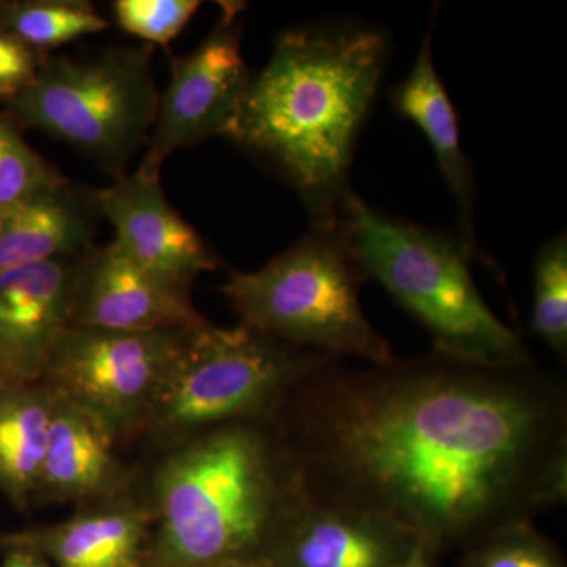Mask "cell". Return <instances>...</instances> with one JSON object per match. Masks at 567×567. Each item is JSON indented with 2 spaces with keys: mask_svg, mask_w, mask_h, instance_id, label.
I'll list each match as a JSON object with an SVG mask.
<instances>
[{
  "mask_svg": "<svg viewBox=\"0 0 567 567\" xmlns=\"http://www.w3.org/2000/svg\"><path fill=\"white\" fill-rule=\"evenodd\" d=\"M2 567H52L47 558L24 547H3Z\"/></svg>",
  "mask_w": 567,
  "mask_h": 567,
  "instance_id": "25",
  "label": "cell"
},
{
  "mask_svg": "<svg viewBox=\"0 0 567 567\" xmlns=\"http://www.w3.org/2000/svg\"><path fill=\"white\" fill-rule=\"evenodd\" d=\"M435 18H431L423 43L409 76L390 91L391 107L415 123L424 134L440 174L456 200L458 235L477 249L475 235V175L461 144V128L454 104L432 58Z\"/></svg>",
  "mask_w": 567,
  "mask_h": 567,
  "instance_id": "17",
  "label": "cell"
},
{
  "mask_svg": "<svg viewBox=\"0 0 567 567\" xmlns=\"http://www.w3.org/2000/svg\"><path fill=\"white\" fill-rule=\"evenodd\" d=\"M417 550L416 537L388 518L309 502L262 567H398Z\"/></svg>",
  "mask_w": 567,
  "mask_h": 567,
  "instance_id": "15",
  "label": "cell"
},
{
  "mask_svg": "<svg viewBox=\"0 0 567 567\" xmlns=\"http://www.w3.org/2000/svg\"><path fill=\"white\" fill-rule=\"evenodd\" d=\"M334 224L364 281L382 284L423 324L432 352L484 365L535 361L477 289L470 264L480 252L461 235L395 218L353 192Z\"/></svg>",
  "mask_w": 567,
  "mask_h": 567,
  "instance_id": "4",
  "label": "cell"
},
{
  "mask_svg": "<svg viewBox=\"0 0 567 567\" xmlns=\"http://www.w3.org/2000/svg\"><path fill=\"white\" fill-rule=\"evenodd\" d=\"M52 409L54 394L43 383L0 393V492L21 511L39 487Z\"/></svg>",
  "mask_w": 567,
  "mask_h": 567,
  "instance_id": "18",
  "label": "cell"
},
{
  "mask_svg": "<svg viewBox=\"0 0 567 567\" xmlns=\"http://www.w3.org/2000/svg\"><path fill=\"white\" fill-rule=\"evenodd\" d=\"M102 218L95 192L65 177L0 215V271L76 259L92 248Z\"/></svg>",
  "mask_w": 567,
  "mask_h": 567,
  "instance_id": "16",
  "label": "cell"
},
{
  "mask_svg": "<svg viewBox=\"0 0 567 567\" xmlns=\"http://www.w3.org/2000/svg\"><path fill=\"white\" fill-rule=\"evenodd\" d=\"M390 37L358 21L287 31L251 78L229 140L300 194L311 227H331L347 194L354 147L390 61Z\"/></svg>",
  "mask_w": 567,
  "mask_h": 567,
  "instance_id": "2",
  "label": "cell"
},
{
  "mask_svg": "<svg viewBox=\"0 0 567 567\" xmlns=\"http://www.w3.org/2000/svg\"><path fill=\"white\" fill-rule=\"evenodd\" d=\"M197 0H117L112 3L123 31L153 44L171 43L199 10Z\"/></svg>",
  "mask_w": 567,
  "mask_h": 567,
  "instance_id": "23",
  "label": "cell"
},
{
  "mask_svg": "<svg viewBox=\"0 0 567 567\" xmlns=\"http://www.w3.org/2000/svg\"><path fill=\"white\" fill-rule=\"evenodd\" d=\"M10 386H17V385H13V383H11L10 380L7 379V377L3 375L2 372H0V393H2V391H6L7 388H10Z\"/></svg>",
  "mask_w": 567,
  "mask_h": 567,
  "instance_id": "28",
  "label": "cell"
},
{
  "mask_svg": "<svg viewBox=\"0 0 567 567\" xmlns=\"http://www.w3.org/2000/svg\"><path fill=\"white\" fill-rule=\"evenodd\" d=\"M363 275L336 224L301 240L256 271H234L221 286L241 323L282 344L363 363L393 360L360 301Z\"/></svg>",
  "mask_w": 567,
  "mask_h": 567,
  "instance_id": "5",
  "label": "cell"
},
{
  "mask_svg": "<svg viewBox=\"0 0 567 567\" xmlns=\"http://www.w3.org/2000/svg\"><path fill=\"white\" fill-rule=\"evenodd\" d=\"M61 178L25 142L18 123L0 114V215Z\"/></svg>",
  "mask_w": 567,
  "mask_h": 567,
  "instance_id": "22",
  "label": "cell"
},
{
  "mask_svg": "<svg viewBox=\"0 0 567 567\" xmlns=\"http://www.w3.org/2000/svg\"><path fill=\"white\" fill-rule=\"evenodd\" d=\"M152 529L147 498L130 491L81 506L58 524L0 533V548H29L52 567H144Z\"/></svg>",
  "mask_w": 567,
  "mask_h": 567,
  "instance_id": "13",
  "label": "cell"
},
{
  "mask_svg": "<svg viewBox=\"0 0 567 567\" xmlns=\"http://www.w3.org/2000/svg\"><path fill=\"white\" fill-rule=\"evenodd\" d=\"M152 55L153 47L145 44L85 62L65 55L41 59L32 84L7 102L9 115L121 177L155 125L159 92Z\"/></svg>",
  "mask_w": 567,
  "mask_h": 567,
  "instance_id": "7",
  "label": "cell"
},
{
  "mask_svg": "<svg viewBox=\"0 0 567 567\" xmlns=\"http://www.w3.org/2000/svg\"><path fill=\"white\" fill-rule=\"evenodd\" d=\"M462 567H567L561 551L533 522L488 533L464 550Z\"/></svg>",
  "mask_w": 567,
  "mask_h": 567,
  "instance_id": "21",
  "label": "cell"
},
{
  "mask_svg": "<svg viewBox=\"0 0 567 567\" xmlns=\"http://www.w3.org/2000/svg\"><path fill=\"white\" fill-rule=\"evenodd\" d=\"M275 417L312 505L388 518L432 558L566 503V382L536 361L336 360Z\"/></svg>",
  "mask_w": 567,
  "mask_h": 567,
  "instance_id": "1",
  "label": "cell"
},
{
  "mask_svg": "<svg viewBox=\"0 0 567 567\" xmlns=\"http://www.w3.org/2000/svg\"><path fill=\"white\" fill-rule=\"evenodd\" d=\"M40 63V54L0 31V99L9 102L24 92L35 80Z\"/></svg>",
  "mask_w": 567,
  "mask_h": 567,
  "instance_id": "24",
  "label": "cell"
},
{
  "mask_svg": "<svg viewBox=\"0 0 567 567\" xmlns=\"http://www.w3.org/2000/svg\"><path fill=\"white\" fill-rule=\"evenodd\" d=\"M166 450L145 496L153 529L144 567L264 566L309 505L275 416L215 425Z\"/></svg>",
  "mask_w": 567,
  "mask_h": 567,
  "instance_id": "3",
  "label": "cell"
},
{
  "mask_svg": "<svg viewBox=\"0 0 567 567\" xmlns=\"http://www.w3.org/2000/svg\"><path fill=\"white\" fill-rule=\"evenodd\" d=\"M193 330L121 331L71 324L40 383L102 417L118 439L136 436Z\"/></svg>",
  "mask_w": 567,
  "mask_h": 567,
  "instance_id": "8",
  "label": "cell"
},
{
  "mask_svg": "<svg viewBox=\"0 0 567 567\" xmlns=\"http://www.w3.org/2000/svg\"><path fill=\"white\" fill-rule=\"evenodd\" d=\"M338 358L298 349L240 323L194 328L136 436L164 447L230 423L275 416L306 375Z\"/></svg>",
  "mask_w": 567,
  "mask_h": 567,
  "instance_id": "6",
  "label": "cell"
},
{
  "mask_svg": "<svg viewBox=\"0 0 567 567\" xmlns=\"http://www.w3.org/2000/svg\"><path fill=\"white\" fill-rule=\"evenodd\" d=\"M107 28L110 22L84 0H17L0 6V31L40 55Z\"/></svg>",
  "mask_w": 567,
  "mask_h": 567,
  "instance_id": "19",
  "label": "cell"
},
{
  "mask_svg": "<svg viewBox=\"0 0 567 567\" xmlns=\"http://www.w3.org/2000/svg\"><path fill=\"white\" fill-rule=\"evenodd\" d=\"M114 241L142 267L192 290L194 279L219 267V257L164 196L159 171L141 164L95 192Z\"/></svg>",
  "mask_w": 567,
  "mask_h": 567,
  "instance_id": "11",
  "label": "cell"
},
{
  "mask_svg": "<svg viewBox=\"0 0 567 567\" xmlns=\"http://www.w3.org/2000/svg\"><path fill=\"white\" fill-rule=\"evenodd\" d=\"M192 290L167 281L133 260L121 246L93 245L76 264L71 324L104 330L152 331L196 328Z\"/></svg>",
  "mask_w": 567,
  "mask_h": 567,
  "instance_id": "10",
  "label": "cell"
},
{
  "mask_svg": "<svg viewBox=\"0 0 567 567\" xmlns=\"http://www.w3.org/2000/svg\"><path fill=\"white\" fill-rule=\"evenodd\" d=\"M398 567H435L434 566V558L429 557L427 554L421 548V550H417L415 555H413L412 558L406 559L405 563H402L401 566Z\"/></svg>",
  "mask_w": 567,
  "mask_h": 567,
  "instance_id": "26",
  "label": "cell"
},
{
  "mask_svg": "<svg viewBox=\"0 0 567 567\" xmlns=\"http://www.w3.org/2000/svg\"><path fill=\"white\" fill-rule=\"evenodd\" d=\"M212 567H262L257 565V563H248V561H227L221 563V565H216Z\"/></svg>",
  "mask_w": 567,
  "mask_h": 567,
  "instance_id": "27",
  "label": "cell"
},
{
  "mask_svg": "<svg viewBox=\"0 0 567 567\" xmlns=\"http://www.w3.org/2000/svg\"><path fill=\"white\" fill-rule=\"evenodd\" d=\"M533 333L555 353H567V235L540 245L533 267Z\"/></svg>",
  "mask_w": 567,
  "mask_h": 567,
  "instance_id": "20",
  "label": "cell"
},
{
  "mask_svg": "<svg viewBox=\"0 0 567 567\" xmlns=\"http://www.w3.org/2000/svg\"><path fill=\"white\" fill-rule=\"evenodd\" d=\"M80 257L0 271V372L13 385L41 382L55 346L71 327Z\"/></svg>",
  "mask_w": 567,
  "mask_h": 567,
  "instance_id": "12",
  "label": "cell"
},
{
  "mask_svg": "<svg viewBox=\"0 0 567 567\" xmlns=\"http://www.w3.org/2000/svg\"><path fill=\"white\" fill-rule=\"evenodd\" d=\"M241 11L244 3H223L207 39L192 54L174 59L144 166L159 171L173 153L233 133L252 78L241 52Z\"/></svg>",
  "mask_w": 567,
  "mask_h": 567,
  "instance_id": "9",
  "label": "cell"
},
{
  "mask_svg": "<svg viewBox=\"0 0 567 567\" xmlns=\"http://www.w3.org/2000/svg\"><path fill=\"white\" fill-rule=\"evenodd\" d=\"M54 394L47 454L33 499L89 506L130 492L118 435L91 410Z\"/></svg>",
  "mask_w": 567,
  "mask_h": 567,
  "instance_id": "14",
  "label": "cell"
},
{
  "mask_svg": "<svg viewBox=\"0 0 567 567\" xmlns=\"http://www.w3.org/2000/svg\"><path fill=\"white\" fill-rule=\"evenodd\" d=\"M0 6H2V2H0Z\"/></svg>",
  "mask_w": 567,
  "mask_h": 567,
  "instance_id": "29",
  "label": "cell"
}]
</instances>
